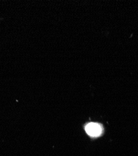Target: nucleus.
<instances>
[{"label":"nucleus","mask_w":138,"mask_h":156,"mask_svg":"<svg viewBox=\"0 0 138 156\" xmlns=\"http://www.w3.org/2000/svg\"><path fill=\"white\" fill-rule=\"evenodd\" d=\"M87 133L92 137H97L101 133V127L96 123L91 122L88 124L85 127Z\"/></svg>","instance_id":"1"}]
</instances>
